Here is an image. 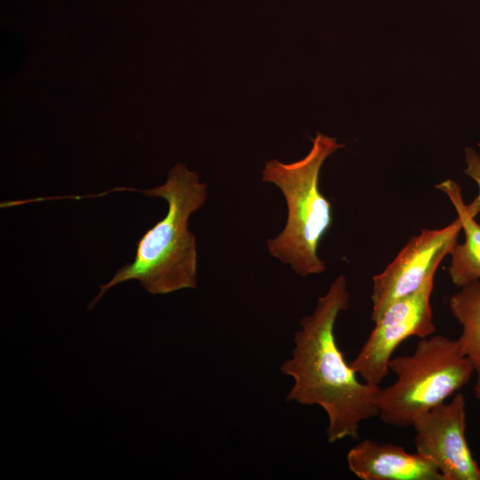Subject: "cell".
<instances>
[{"mask_svg":"<svg viewBox=\"0 0 480 480\" xmlns=\"http://www.w3.org/2000/svg\"><path fill=\"white\" fill-rule=\"evenodd\" d=\"M434 277L417 291L388 305L374 321L375 325L350 366L368 384L378 385L388 374V363L396 348L410 337L433 335L436 326L430 297Z\"/></svg>","mask_w":480,"mask_h":480,"instance_id":"obj_5","label":"cell"},{"mask_svg":"<svg viewBox=\"0 0 480 480\" xmlns=\"http://www.w3.org/2000/svg\"><path fill=\"white\" fill-rule=\"evenodd\" d=\"M388 371L396 379L380 389L378 415L386 424L408 428L463 388L475 368L458 340L435 334L422 338L412 355L392 357Z\"/></svg>","mask_w":480,"mask_h":480,"instance_id":"obj_4","label":"cell"},{"mask_svg":"<svg viewBox=\"0 0 480 480\" xmlns=\"http://www.w3.org/2000/svg\"><path fill=\"white\" fill-rule=\"evenodd\" d=\"M460 230L458 217L442 228L424 229L408 241L381 273L372 276L373 322L392 302L414 292L435 277L439 264L458 243Z\"/></svg>","mask_w":480,"mask_h":480,"instance_id":"obj_6","label":"cell"},{"mask_svg":"<svg viewBox=\"0 0 480 480\" xmlns=\"http://www.w3.org/2000/svg\"><path fill=\"white\" fill-rule=\"evenodd\" d=\"M348 469L362 480H444L435 463L393 444L364 439L347 454Z\"/></svg>","mask_w":480,"mask_h":480,"instance_id":"obj_8","label":"cell"},{"mask_svg":"<svg viewBox=\"0 0 480 480\" xmlns=\"http://www.w3.org/2000/svg\"><path fill=\"white\" fill-rule=\"evenodd\" d=\"M412 427L416 452L435 463L444 480H480V467L465 436L466 401L462 393L420 415Z\"/></svg>","mask_w":480,"mask_h":480,"instance_id":"obj_7","label":"cell"},{"mask_svg":"<svg viewBox=\"0 0 480 480\" xmlns=\"http://www.w3.org/2000/svg\"><path fill=\"white\" fill-rule=\"evenodd\" d=\"M343 146L318 132L305 157L290 164L272 159L262 172V181L276 185L287 206L284 228L275 238L268 239V251L301 276L325 270L318 247L333 217L332 203L320 190L319 176L325 159Z\"/></svg>","mask_w":480,"mask_h":480,"instance_id":"obj_3","label":"cell"},{"mask_svg":"<svg viewBox=\"0 0 480 480\" xmlns=\"http://www.w3.org/2000/svg\"><path fill=\"white\" fill-rule=\"evenodd\" d=\"M348 301L347 280L340 275L317 299L313 313L300 319L292 356L280 367L293 380L287 400L320 406L326 413L329 443L358 439L361 423L379 414L380 387L358 380L336 341L335 323Z\"/></svg>","mask_w":480,"mask_h":480,"instance_id":"obj_1","label":"cell"},{"mask_svg":"<svg viewBox=\"0 0 480 480\" xmlns=\"http://www.w3.org/2000/svg\"><path fill=\"white\" fill-rule=\"evenodd\" d=\"M467 167L465 173L470 177L478 186V194L474 200L466 204L468 213L472 217L480 216V156L471 148H467L465 151Z\"/></svg>","mask_w":480,"mask_h":480,"instance_id":"obj_11","label":"cell"},{"mask_svg":"<svg viewBox=\"0 0 480 480\" xmlns=\"http://www.w3.org/2000/svg\"><path fill=\"white\" fill-rule=\"evenodd\" d=\"M451 200L464 232V242L457 243L451 252V265L448 273L452 284L462 287L469 283L480 281V224L472 217L462 198L460 185L446 180L435 186Z\"/></svg>","mask_w":480,"mask_h":480,"instance_id":"obj_9","label":"cell"},{"mask_svg":"<svg viewBox=\"0 0 480 480\" xmlns=\"http://www.w3.org/2000/svg\"><path fill=\"white\" fill-rule=\"evenodd\" d=\"M449 307L461 325L458 339L460 349L480 377V281L460 287V291L451 296Z\"/></svg>","mask_w":480,"mask_h":480,"instance_id":"obj_10","label":"cell"},{"mask_svg":"<svg viewBox=\"0 0 480 480\" xmlns=\"http://www.w3.org/2000/svg\"><path fill=\"white\" fill-rule=\"evenodd\" d=\"M475 396L480 400V377H477L476 385L474 387Z\"/></svg>","mask_w":480,"mask_h":480,"instance_id":"obj_12","label":"cell"},{"mask_svg":"<svg viewBox=\"0 0 480 480\" xmlns=\"http://www.w3.org/2000/svg\"><path fill=\"white\" fill-rule=\"evenodd\" d=\"M206 188L207 184L200 182L196 172L177 163L170 170L164 184L139 190L147 196L164 199L167 212L139 240L133 261L120 268L108 283L100 286V292L88 309H92L111 287L128 280H138L151 294L196 288V241L188 229V220L204 204Z\"/></svg>","mask_w":480,"mask_h":480,"instance_id":"obj_2","label":"cell"}]
</instances>
